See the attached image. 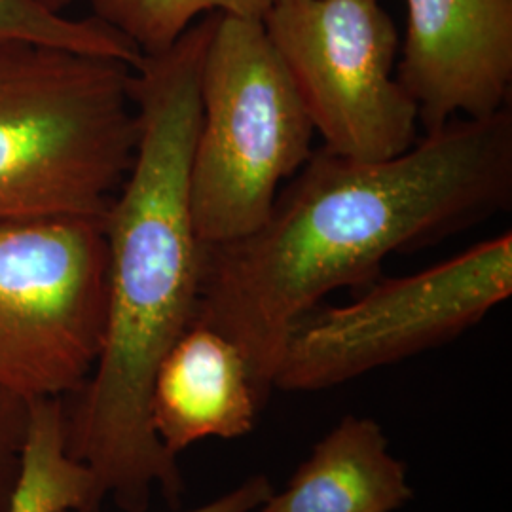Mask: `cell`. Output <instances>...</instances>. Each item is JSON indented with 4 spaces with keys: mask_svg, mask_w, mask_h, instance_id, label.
<instances>
[{
    "mask_svg": "<svg viewBox=\"0 0 512 512\" xmlns=\"http://www.w3.org/2000/svg\"><path fill=\"white\" fill-rule=\"evenodd\" d=\"M217 12L190 25L133 69L139 141L128 177L103 219L109 249V319L90 380L69 399L67 440L105 497L145 512L158 490L179 507L177 456L158 440L148 412L156 368L194 319L205 245L190 203L200 128V74Z\"/></svg>",
    "mask_w": 512,
    "mask_h": 512,
    "instance_id": "obj_2",
    "label": "cell"
},
{
    "mask_svg": "<svg viewBox=\"0 0 512 512\" xmlns=\"http://www.w3.org/2000/svg\"><path fill=\"white\" fill-rule=\"evenodd\" d=\"M35 2H38L40 6H44L46 10L54 12V14H63L65 8H69L71 4L80 2V0H35ZM88 2H92V0H88Z\"/></svg>",
    "mask_w": 512,
    "mask_h": 512,
    "instance_id": "obj_16",
    "label": "cell"
},
{
    "mask_svg": "<svg viewBox=\"0 0 512 512\" xmlns=\"http://www.w3.org/2000/svg\"><path fill=\"white\" fill-rule=\"evenodd\" d=\"M262 408L238 346L200 323L165 353L148 401L152 429L173 456L202 440L247 437Z\"/></svg>",
    "mask_w": 512,
    "mask_h": 512,
    "instance_id": "obj_9",
    "label": "cell"
},
{
    "mask_svg": "<svg viewBox=\"0 0 512 512\" xmlns=\"http://www.w3.org/2000/svg\"><path fill=\"white\" fill-rule=\"evenodd\" d=\"M512 294V234L418 274L376 279L346 306H317L287 336L274 389L323 391L439 348Z\"/></svg>",
    "mask_w": 512,
    "mask_h": 512,
    "instance_id": "obj_6",
    "label": "cell"
},
{
    "mask_svg": "<svg viewBox=\"0 0 512 512\" xmlns=\"http://www.w3.org/2000/svg\"><path fill=\"white\" fill-rule=\"evenodd\" d=\"M42 44L101 55L137 67L139 48L99 18L71 19L54 14L35 0H0V46Z\"/></svg>",
    "mask_w": 512,
    "mask_h": 512,
    "instance_id": "obj_13",
    "label": "cell"
},
{
    "mask_svg": "<svg viewBox=\"0 0 512 512\" xmlns=\"http://www.w3.org/2000/svg\"><path fill=\"white\" fill-rule=\"evenodd\" d=\"M395 76L425 133L509 107L512 0H406Z\"/></svg>",
    "mask_w": 512,
    "mask_h": 512,
    "instance_id": "obj_8",
    "label": "cell"
},
{
    "mask_svg": "<svg viewBox=\"0 0 512 512\" xmlns=\"http://www.w3.org/2000/svg\"><path fill=\"white\" fill-rule=\"evenodd\" d=\"M105 492L67 440L65 399L29 401L18 480L2 512H97Z\"/></svg>",
    "mask_w": 512,
    "mask_h": 512,
    "instance_id": "obj_11",
    "label": "cell"
},
{
    "mask_svg": "<svg viewBox=\"0 0 512 512\" xmlns=\"http://www.w3.org/2000/svg\"><path fill=\"white\" fill-rule=\"evenodd\" d=\"M511 203V107L452 118L391 160L313 150L256 232L205 247L194 323L238 346L266 406L287 336L327 294L368 287L387 256L431 247Z\"/></svg>",
    "mask_w": 512,
    "mask_h": 512,
    "instance_id": "obj_1",
    "label": "cell"
},
{
    "mask_svg": "<svg viewBox=\"0 0 512 512\" xmlns=\"http://www.w3.org/2000/svg\"><path fill=\"white\" fill-rule=\"evenodd\" d=\"M414 499L382 425L346 416L256 512H397Z\"/></svg>",
    "mask_w": 512,
    "mask_h": 512,
    "instance_id": "obj_10",
    "label": "cell"
},
{
    "mask_svg": "<svg viewBox=\"0 0 512 512\" xmlns=\"http://www.w3.org/2000/svg\"><path fill=\"white\" fill-rule=\"evenodd\" d=\"M109 319L103 220H0V389L69 399L92 376Z\"/></svg>",
    "mask_w": 512,
    "mask_h": 512,
    "instance_id": "obj_5",
    "label": "cell"
},
{
    "mask_svg": "<svg viewBox=\"0 0 512 512\" xmlns=\"http://www.w3.org/2000/svg\"><path fill=\"white\" fill-rule=\"evenodd\" d=\"M29 401L0 389V512L18 480Z\"/></svg>",
    "mask_w": 512,
    "mask_h": 512,
    "instance_id": "obj_14",
    "label": "cell"
},
{
    "mask_svg": "<svg viewBox=\"0 0 512 512\" xmlns=\"http://www.w3.org/2000/svg\"><path fill=\"white\" fill-rule=\"evenodd\" d=\"M315 129L262 21L219 14L200 74V128L190 167L203 245L247 238L279 186L310 160Z\"/></svg>",
    "mask_w": 512,
    "mask_h": 512,
    "instance_id": "obj_4",
    "label": "cell"
},
{
    "mask_svg": "<svg viewBox=\"0 0 512 512\" xmlns=\"http://www.w3.org/2000/svg\"><path fill=\"white\" fill-rule=\"evenodd\" d=\"M133 69L57 46H0V220L105 219L139 141Z\"/></svg>",
    "mask_w": 512,
    "mask_h": 512,
    "instance_id": "obj_3",
    "label": "cell"
},
{
    "mask_svg": "<svg viewBox=\"0 0 512 512\" xmlns=\"http://www.w3.org/2000/svg\"><path fill=\"white\" fill-rule=\"evenodd\" d=\"M262 25L327 150L380 162L420 139L416 103L395 76L399 33L380 0H275Z\"/></svg>",
    "mask_w": 512,
    "mask_h": 512,
    "instance_id": "obj_7",
    "label": "cell"
},
{
    "mask_svg": "<svg viewBox=\"0 0 512 512\" xmlns=\"http://www.w3.org/2000/svg\"><path fill=\"white\" fill-rule=\"evenodd\" d=\"M256 512V511H255Z\"/></svg>",
    "mask_w": 512,
    "mask_h": 512,
    "instance_id": "obj_17",
    "label": "cell"
},
{
    "mask_svg": "<svg viewBox=\"0 0 512 512\" xmlns=\"http://www.w3.org/2000/svg\"><path fill=\"white\" fill-rule=\"evenodd\" d=\"M272 494H274V486H272L270 478L264 475H253L245 478L230 492L219 495L203 505L186 509V511L169 512H255L266 503V499Z\"/></svg>",
    "mask_w": 512,
    "mask_h": 512,
    "instance_id": "obj_15",
    "label": "cell"
},
{
    "mask_svg": "<svg viewBox=\"0 0 512 512\" xmlns=\"http://www.w3.org/2000/svg\"><path fill=\"white\" fill-rule=\"evenodd\" d=\"M275 0H92L93 16L128 37L139 52L158 55L207 14L258 19Z\"/></svg>",
    "mask_w": 512,
    "mask_h": 512,
    "instance_id": "obj_12",
    "label": "cell"
}]
</instances>
